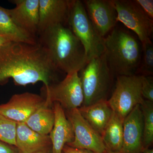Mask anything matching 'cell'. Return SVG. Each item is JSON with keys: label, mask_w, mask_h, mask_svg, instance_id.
<instances>
[{"label": "cell", "mask_w": 153, "mask_h": 153, "mask_svg": "<svg viewBox=\"0 0 153 153\" xmlns=\"http://www.w3.org/2000/svg\"><path fill=\"white\" fill-rule=\"evenodd\" d=\"M55 120L53 105L45 101L44 105L30 116L25 123L36 132L48 135L53 129Z\"/></svg>", "instance_id": "cell-18"}, {"label": "cell", "mask_w": 153, "mask_h": 153, "mask_svg": "<svg viewBox=\"0 0 153 153\" xmlns=\"http://www.w3.org/2000/svg\"><path fill=\"white\" fill-rule=\"evenodd\" d=\"M143 55L141 57L137 75L152 76L153 74V45L152 42L142 45Z\"/></svg>", "instance_id": "cell-22"}, {"label": "cell", "mask_w": 153, "mask_h": 153, "mask_svg": "<svg viewBox=\"0 0 153 153\" xmlns=\"http://www.w3.org/2000/svg\"><path fill=\"white\" fill-rule=\"evenodd\" d=\"M0 153H21L16 146L9 144L0 140Z\"/></svg>", "instance_id": "cell-26"}, {"label": "cell", "mask_w": 153, "mask_h": 153, "mask_svg": "<svg viewBox=\"0 0 153 153\" xmlns=\"http://www.w3.org/2000/svg\"></svg>", "instance_id": "cell-32"}, {"label": "cell", "mask_w": 153, "mask_h": 153, "mask_svg": "<svg viewBox=\"0 0 153 153\" xmlns=\"http://www.w3.org/2000/svg\"><path fill=\"white\" fill-rule=\"evenodd\" d=\"M108 153H121L120 152H109Z\"/></svg>", "instance_id": "cell-31"}, {"label": "cell", "mask_w": 153, "mask_h": 153, "mask_svg": "<svg viewBox=\"0 0 153 153\" xmlns=\"http://www.w3.org/2000/svg\"><path fill=\"white\" fill-rule=\"evenodd\" d=\"M120 22L136 34L142 45L152 42L153 20L145 13L134 0H112Z\"/></svg>", "instance_id": "cell-8"}, {"label": "cell", "mask_w": 153, "mask_h": 153, "mask_svg": "<svg viewBox=\"0 0 153 153\" xmlns=\"http://www.w3.org/2000/svg\"><path fill=\"white\" fill-rule=\"evenodd\" d=\"M45 102L43 96L36 94H17L7 103L0 105V114L17 123H25Z\"/></svg>", "instance_id": "cell-10"}, {"label": "cell", "mask_w": 153, "mask_h": 153, "mask_svg": "<svg viewBox=\"0 0 153 153\" xmlns=\"http://www.w3.org/2000/svg\"><path fill=\"white\" fill-rule=\"evenodd\" d=\"M65 112L72 126L74 135V140L66 145L96 153L109 152L105 146L101 136L82 117L78 108L65 111Z\"/></svg>", "instance_id": "cell-9"}, {"label": "cell", "mask_w": 153, "mask_h": 153, "mask_svg": "<svg viewBox=\"0 0 153 153\" xmlns=\"http://www.w3.org/2000/svg\"><path fill=\"white\" fill-rule=\"evenodd\" d=\"M34 153H52V146L43 150L39 151V152Z\"/></svg>", "instance_id": "cell-29"}, {"label": "cell", "mask_w": 153, "mask_h": 153, "mask_svg": "<svg viewBox=\"0 0 153 153\" xmlns=\"http://www.w3.org/2000/svg\"><path fill=\"white\" fill-rule=\"evenodd\" d=\"M143 153H153V149H146L143 152Z\"/></svg>", "instance_id": "cell-30"}, {"label": "cell", "mask_w": 153, "mask_h": 153, "mask_svg": "<svg viewBox=\"0 0 153 153\" xmlns=\"http://www.w3.org/2000/svg\"><path fill=\"white\" fill-rule=\"evenodd\" d=\"M67 24L83 46L88 62L104 54V38L94 27L82 1H72Z\"/></svg>", "instance_id": "cell-5"}, {"label": "cell", "mask_w": 153, "mask_h": 153, "mask_svg": "<svg viewBox=\"0 0 153 153\" xmlns=\"http://www.w3.org/2000/svg\"><path fill=\"white\" fill-rule=\"evenodd\" d=\"M55 123L49 135L52 143V153H62L65 145L74 140L73 127L59 103H53Z\"/></svg>", "instance_id": "cell-15"}, {"label": "cell", "mask_w": 153, "mask_h": 153, "mask_svg": "<svg viewBox=\"0 0 153 153\" xmlns=\"http://www.w3.org/2000/svg\"><path fill=\"white\" fill-rule=\"evenodd\" d=\"M78 109L82 117L101 136L113 112L107 100L87 106H81Z\"/></svg>", "instance_id": "cell-17"}, {"label": "cell", "mask_w": 153, "mask_h": 153, "mask_svg": "<svg viewBox=\"0 0 153 153\" xmlns=\"http://www.w3.org/2000/svg\"><path fill=\"white\" fill-rule=\"evenodd\" d=\"M142 78L137 74L117 76L114 91L108 102L113 111L123 120L144 100L141 92Z\"/></svg>", "instance_id": "cell-6"}, {"label": "cell", "mask_w": 153, "mask_h": 153, "mask_svg": "<svg viewBox=\"0 0 153 153\" xmlns=\"http://www.w3.org/2000/svg\"><path fill=\"white\" fill-rule=\"evenodd\" d=\"M143 76L142 95L144 99L153 102V77L152 76Z\"/></svg>", "instance_id": "cell-24"}, {"label": "cell", "mask_w": 153, "mask_h": 153, "mask_svg": "<svg viewBox=\"0 0 153 153\" xmlns=\"http://www.w3.org/2000/svg\"><path fill=\"white\" fill-rule=\"evenodd\" d=\"M37 38L59 71L66 74L79 72L88 62L82 44L65 25L48 28L39 33Z\"/></svg>", "instance_id": "cell-2"}, {"label": "cell", "mask_w": 153, "mask_h": 153, "mask_svg": "<svg viewBox=\"0 0 153 153\" xmlns=\"http://www.w3.org/2000/svg\"><path fill=\"white\" fill-rule=\"evenodd\" d=\"M78 74L84 96L81 106L107 100L114 75L110 69L104 53L88 61Z\"/></svg>", "instance_id": "cell-4"}, {"label": "cell", "mask_w": 153, "mask_h": 153, "mask_svg": "<svg viewBox=\"0 0 153 153\" xmlns=\"http://www.w3.org/2000/svg\"><path fill=\"white\" fill-rule=\"evenodd\" d=\"M60 71L38 41L35 44L12 41L0 48V85L12 79L17 85L41 82L47 86L57 82Z\"/></svg>", "instance_id": "cell-1"}, {"label": "cell", "mask_w": 153, "mask_h": 153, "mask_svg": "<svg viewBox=\"0 0 153 153\" xmlns=\"http://www.w3.org/2000/svg\"><path fill=\"white\" fill-rule=\"evenodd\" d=\"M13 41L9 37L0 35V48L4 47Z\"/></svg>", "instance_id": "cell-28"}, {"label": "cell", "mask_w": 153, "mask_h": 153, "mask_svg": "<svg viewBox=\"0 0 153 153\" xmlns=\"http://www.w3.org/2000/svg\"><path fill=\"white\" fill-rule=\"evenodd\" d=\"M16 5L14 8L7 9L16 25L34 38H38L39 22V0H12Z\"/></svg>", "instance_id": "cell-12"}, {"label": "cell", "mask_w": 153, "mask_h": 153, "mask_svg": "<svg viewBox=\"0 0 153 153\" xmlns=\"http://www.w3.org/2000/svg\"><path fill=\"white\" fill-rule=\"evenodd\" d=\"M0 35L7 36L13 41L35 44L38 39L24 32L14 23L7 9L0 6Z\"/></svg>", "instance_id": "cell-20"}, {"label": "cell", "mask_w": 153, "mask_h": 153, "mask_svg": "<svg viewBox=\"0 0 153 153\" xmlns=\"http://www.w3.org/2000/svg\"><path fill=\"white\" fill-rule=\"evenodd\" d=\"M72 1L73 0H39L38 35L53 26L60 25L66 26L68 24Z\"/></svg>", "instance_id": "cell-14"}, {"label": "cell", "mask_w": 153, "mask_h": 153, "mask_svg": "<svg viewBox=\"0 0 153 153\" xmlns=\"http://www.w3.org/2000/svg\"><path fill=\"white\" fill-rule=\"evenodd\" d=\"M41 91L46 102L52 105L54 102H58L64 111L79 108L83 104L82 85L76 71L66 74L60 82L43 85Z\"/></svg>", "instance_id": "cell-7"}, {"label": "cell", "mask_w": 153, "mask_h": 153, "mask_svg": "<svg viewBox=\"0 0 153 153\" xmlns=\"http://www.w3.org/2000/svg\"><path fill=\"white\" fill-rule=\"evenodd\" d=\"M82 2L94 27L105 38L115 27L118 22L112 0H85Z\"/></svg>", "instance_id": "cell-11"}, {"label": "cell", "mask_w": 153, "mask_h": 153, "mask_svg": "<svg viewBox=\"0 0 153 153\" xmlns=\"http://www.w3.org/2000/svg\"><path fill=\"white\" fill-rule=\"evenodd\" d=\"M140 8L150 19L153 20V0H134Z\"/></svg>", "instance_id": "cell-25"}, {"label": "cell", "mask_w": 153, "mask_h": 153, "mask_svg": "<svg viewBox=\"0 0 153 153\" xmlns=\"http://www.w3.org/2000/svg\"><path fill=\"white\" fill-rule=\"evenodd\" d=\"M16 122L0 114V140L16 146Z\"/></svg>", "instance_id": "cell-23"}, {"label": "cell", "mask_w": 153, "mask_h": 153, "mask_svg": "<svg viewBox=\"0 0 153 153\" xmlns=\"http://www.w3.org/2000/svg\"><path fill=\"white\" fill-rule=\"evenodd\" d=\"M16 140L21 153H34L52 146L49 135L36 132L25 123H17Z\"/></svg>", "instance_id": "cell-16"}, {"label": "cell", "mask_w": 153, "mask_h": 153, "mask_svg": "<svg viewBox=\"0 0 153 153\" xmlns=\"http://www.w3.org/2000/svg\"><path fill=\"white\" fill-rule=\"evenodd\" d=\"M123 142L121 153H143V123L140 105L135 107L123 121Z\"/></svg>", "instance_id": "cell-13"}, {"label": "cell", "mask_w": 153, "mask_h": 153, "mask_svg": "<svg viewBox=\"0 0 153 153\" xmlns=\"http://www.w3.org/2000/svg\"><path fill=\"white\" fill-rule=\"evenodd\" d=\"M123 119L114 112L107 124L101 137L108 152H120L122 147Z\"/></svg>", "instance_id": "cell-19"}, {"label": "cell", "mask_w": 153, "mask_h": 153, "mask_svg": "<svg viewBox=\"0 0 153 153\" xmlns=\"http://www.w3.org/2000/svg\"><path fill=\"white\" fill-rule=\"evenodd\" d=\"M141 46L128 31L116 27L104 38V54L114 75H136L141 59Z\"/></svg>", "instance_id": "cell-3"}, {"label": "cell", "mask_w": 153, "mask_h": 153, "mask_svg": "<svg viewBox=\"0 0 153 153\" xmlns=\"http://www.w3.org/2000/svg\"><path fill=\"white\" fill-rule=\"evenodd\" d=\"M143 116L144 149H149L153 142V102L145 100L140 105Z\"/></svg>", "instance_id": "cell-21"}, {"label": "cell", "mask_w": 153, "mask_h": 153, "mask_svg": "<svg viewBox=\"0 0 153 153\" xmlns=\"http://www.w3.org/2000/svg\"><path fill=\"white\" fill-rule=\"evenodd\" d=\"M63 153H96L87 150L71 147L66 145L63 147Z\"/></svg>", "instance_id": "cell-27"}]
</instances>
